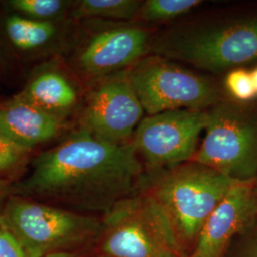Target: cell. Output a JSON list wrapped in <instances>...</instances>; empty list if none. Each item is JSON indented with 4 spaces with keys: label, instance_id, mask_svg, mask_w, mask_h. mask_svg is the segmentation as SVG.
I'll use <instances>...</instances> for the list:
<instances>
[{
    "label": "cell",
    "instance_id": "1",
    "mask_svg": "<svg viewBox=\"0 0 257 257\" xmlns=\"http://www.w3.org/2000/svg\"><path fill=\"white\" fill-rule=\"evenodd\" d=\"M143 166L133 143H113L77 127L43 151L11 181L12 195L76 211L106 214L139 193Z\"/></svg>",
    "mask_w": 257,
    "mask_h": 257
},
{
    "label": "cell",
    "instance_id": "2",
    "mask_svg": "<svg viewBox=\"0 0 257 257\" xmlns=\"http://www.w3.org/2000/svg\"><path fill=\"white\" fill-rule=\"evenodd\" d=\"M101 222L99 254L189 257L164 209L146 191L116 203Z\"/></svg>",
    "mask_w": 257,
    "mask_h": 257
},
{
    "label": "cell",
    "instance_id": "3",
    "mask_svg": "<svg viewBox=\"0 0 257 257\" xmlns=\"http://www.w3.org/2000/svg\"><path fill=\"white\" fill-rule=\"evenodd\" d=\"M235 182L208 166L189 161L157 172L145 191L164 209L188 250L193 248L204 223Z\"/></svg>",
    "mask_w": 257,
    "mask_h": 257
},
{
    "label": "cell",
    "instance_id": "4",
    "mask_svg": "<svg viewBox=\"0 0 257 257\" xmlns=\"http://www.w3.org/2000/svg\"><path fill=\"white\" fill-rule=\"evenodd\" d=\"M2 226L18 239L28 257L77 252L98 240L101 220L62 207L12 195Z\"/></svg>",
    "mask_w": 257,
    "mask_h": 257
},
{
    "label": "cell",
    "instance_id": "5",
    "mask_svg": "<svg viewBox=\"0 0 257 257\" xmlns=\"http://www.w3.org/2000/svg\"><path fill=\"white\" fill-rule=\"evenodd\" d=\"M155 52L214 73L247 64L257 60V17L184 28L160 38Z\"/></svg>",
    "mask_w": 257,
    "mask_h": 257
},
{
    "label": "cell",
    "instance_id": "6",
    "mask_svg": "<svg viewBox=\"0 0 257 257\" xmlns=\"http://www.w3.org/2000/svg\"><path fill=\"white\" fill-rule=\"evenodd\" d=\"M206 111L205 136L192 161L236 182L256 180L257 112L221 100Z\"/></svg>",
    "mask_w": 257,
    "mask_h": 257
},
{
    "label": "cell",
    "instance_id": "7",
    "mask_svg": "<svg viewBox=\"0 0 257 257\" xmlns=\"http://www.w3.org/2000/svg\"><path fill=\"white\" fill-rule=\"evenodd\" d=\"M128 74L148 115L168 110H207L220 100L217 87L209 79L161 56L138 61Z\"/></svg>",
    "mask_w": 257,
    "mask_h": 257
},
{
    "label": "cell",
    "instance_id": "8",
    "mask_svg": "<svg viewBox=\"0 0 257 257\" xmlns=\"http://www.w3.org/2000/svg\"><path fill=\"white\" fill-rule=\"evenodd\" d=\"M206 123V110H168L148 115L138 124L132 143L140 160L157 173L193 160Z\"/></svg>",
    "mask_w": 257,
    "mask_h": 257
},
{
    "label": "cell",
    "instance_id": "9",
    "mask_svg": "<svg viewBox=\"0 0 257 257\" xmlns=\"http://www.w3.org/2000/svg\"><path fill=\"white\" fill-rule=\"evenodd\" d=\"M144 112L127 70L94 80L83 103L79 127L113 143H130Z\"/></svg>",
    "mask_w": 257,
    "mask_h": 257
},
{
    "label": "cell",
    "instance_id": "10",
    "mask_svg": "<svg viewBox=\"0 0 257 257\" xmlns=\"http://www.w3.org/2000/svg\"><path fill=\"white\" fill-rule=\"evenodd\" d=\"M74 21L33 20L7 9L0 1V66L41 65L59 58L73 43Z\"/></svg>",
    "mask_w": 257,
    "mask_h": 257
},
{
    "label": "cell",
    "instance_id": "11",
    "mask_svg": "<svg viewBox=\"0 0 257 257\" xmlns=\"http://www.w3.org/2000/svg\"><path fill=\"white\" fill-rule=\"evenodd\" d=\"M255 181L235 182L204 223L189 257H223L257 220Z\"/></svg>",
    "mask_w": 257,
    "mask_h": 257
},
{
    "label": "cell",
    "instance_id": "12",
    "mask_svg": "<svg viewBox=\"0 0 257 257\" xmlns=\"http://www.w3.org/2000/svg\"><path fill=\"white\" fill-rule=\"evenodd\" d=\"M148 40L147 31L137 26L102 30L77 49L74 68L92 80L127 71L145 54Z\"/></svg>",
    "mask_w": 257,
    "mask_h": 257
},
{
    "label": "cell",
    "instance_id": "13",
    "mask_svg": "<svg viewBox=\"0 0 257 257\" xmlns=\"http://www.w3.org/2000/svg\"><path fill=\"white\" fill-rule=\"evenodd\" d=\"M68 128L67 118L43 110L19 92L0 103V130L31 153L60 138Z\"/></svg>",
    "mask_w": 257,
    "mask_h": 257
},
{
    "label": "cell",
    "instance_id": "14",
    "mask_svg": "<svg viewBox=\"0 0 257 257\" xmlns=\"http://www.w3.org/2000/svg\"><path fill=\"white\" fill-rule=\"evenodd\" d=\"M56 59L36 66L19 93L43 110L68 118L77 107L79 96L73 81L56 64Z\"/></svg>",
    "mask_w": 257,
    "mask_h": 257
},
{
    "label": "cell",
    "instance_id": "15",
    "mask_svg": "<svg viewBox=\"0 0 257 257\" xmlns=\"http://www.w3.org/2000/svg\"><path fill=\"white\" fill-rule=\"evenodd\" d=\"M142 2L138 0H79L74 1L72 19L132 20L137 18Z\"/></svg>",
    "mask_w": 257,
    "mask_h": 257
},
{
    "label": "cell",
    "instance_id": "16",
    "mask_svg": "<svg viewBox=\"0 0 257 257\" xmlns=\"http://www.w3.org/2000/svg\"><path fill=\"white\" fill-rule=\"evenodd\" d=\"M2 5L14 13L41 22H61L72 19L74 1L6 0Z\"/></svg>",
    "mask_w": 257,
    "mask_h": 257
},
{
    "label": "cell",
    "instance_id": "17",
    "mask_svg": "<svg viewBox=\"0 0 257 257\" xmlns=\"http://www.w3.org/2000/svg\"><path fill=\"white\" fill-rule=\"evenodd\" d=\"M202 1L199 0H147L142 2L138 16L146 22H161L189 13Z\"/></svg>",
    "mask_w": 257,
    "mask_h": 257
},
{
    "label": "cell",
    "instance_id": "18",
    "mask_svg": "<svg viewBox=\"0 0 257 257\" xmlns=\"http://www.w3.org/2000/svg\"><path fill=\"white\" fill-rule=\"evenodd\" d=\"M31 152L19 147L0 130V178L28 162Z\"/></svg>",
    "mask_w": 257,
    "mask_h": 257
},
{
    "label": "cell",
    "instance_id": "19",
    "mask_svg": "<svg viewBox=\"0 0 257 257\" xmlns=\"http://www.w3.org/2000/svg\"><path fill=\"white\" fill-rule=\"evenodd\" d=\"M226 88L237 101L247 102L257 96L251 73L244 69H235L227 74Z\"/></svg>",
    "mask_w": 257,
    "mask_h": 257
},
{
    "label": "cell",
    "instance_id": "20",
    "mask_svg": "<svg viewBox=\"0 0 257 257\" xmlns=\"http://www.w3.org/2000/svg\"><path fill=\"white\" fill-rule=\"evenodd\" d=\"M0 257H28L18 239L3 226L0 227Z\"/></svg>",
    "mask_w": 257,
    "mask_h": 257
},
{
    "label": "cell",
    "instance_id": "21",
    "mask_svg": "<svg viewBox=\"0 0 257 257\" xmlns=\"http://www.w3.org/2000/svg\"><path fill=\"white\" fill-rule=\"evenodd\" d=\"M233 257H257V220L245 231Z\"/></svg>",
    "mask_w": 257,
    "mask_h": 257
},
{
    "label": "cell",
    "instance_id": "22",
    "mask_svg": "<svg viewBox=\"0 0 257 257\" xmlns=\"http://www.w3.org/2000/svg\"><path fill=\"white\" fill-rule=\"evenodd\" d=\"M12 196L11 181L0 178V227L2 226L4 211L10 197Z\"/></svg>",
    "mask_w": 257,
    "mask_h": 257
},
{
    "label": "cell",
    "instance_id": "23",
    "mask_svg": "<svg viewBox=\"0 0 257 257\" xmlns=\"http://www.w3.org/2000/svg\"><path fill=\"white\" fill-rule=\"evenodd\" d=\"M45 257H80L78 252H57Z\"/></svg>",
    "mask_w": 257,
    "mask_h": 257
},
{
    "label": "cell",
    "instance_id": "24",
    "mask_svg": "<svg viewBox=\"0 0 257 257\" xmlns=\"http://www.w3.org/2000/svg\"><path fill=\"white\" fill-rule=\"evenodd\" d=\"M251 73V76H252V80H253V83H254V86H255V89H256L257 91V68H255L252 72H250Z\"/></svg>",
    "mask_w": 257,
    "mask_h": 257
},
{
    "label": "cell",
    "instance_id": "25",
    "mask_svg": "<svg viewBox=\"0 0 257 257\" xmlns=\"http://www.w3.org/2000/svg\"><path fill=\"white\" fill-rule=\"evenodd\" d=\"M255 193H256V194H257V178H256V181H255Z\"/></svg>",
    "mask_w": 257,
    "mask_h": 257
},
{
    "label": "cell",
    "instance_id": "26",
    "mask_svg": "<svg viewBox=\"0 0 257 257\" xmlns=\"http://www.w3.org/2000/svg\"><path fill=\"white\" fill-rule=\"evenodd\" d=\"M96 257H109V256H106V255H103V254H98L97 256Z\"/></svg>",
    "mask_w": 257,
    "mask_h": 257
}]
</instances>
